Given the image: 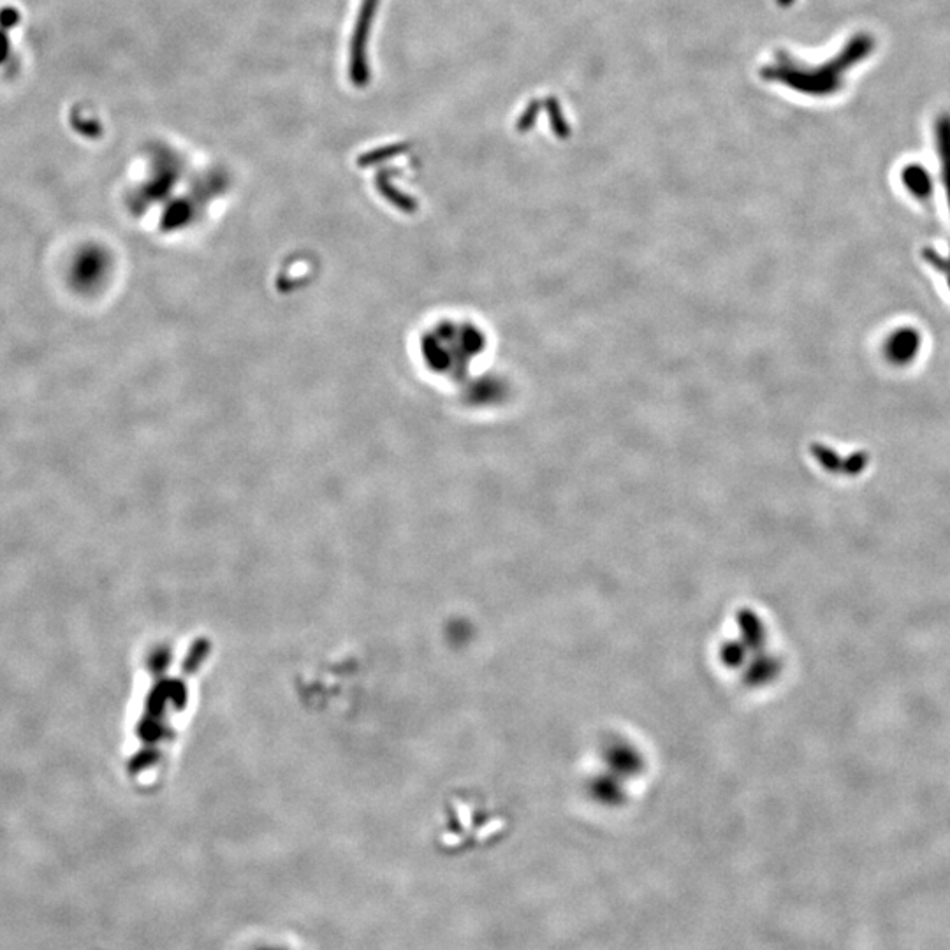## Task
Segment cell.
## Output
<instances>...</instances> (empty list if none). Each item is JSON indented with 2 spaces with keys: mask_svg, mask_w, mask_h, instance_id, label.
<instances>
[{
  "mask_svg": "<svg viewBox=\"0 0 950 950\" xmlns=\"http://www.w3.org/2000/svg\"><path fill=\"white\" fill-rule=\"evenodd\" d=\"M16 20H18V15H16V11H13V9L4 11L2 16H0V27H2V32H0V60L4 59L2 55H4L6 48H8V43H6V39H4L2 34H4L6 30H9V27H11Z\"/></svg>",
  "mask_w": 950,
  "mask_h": 950,
  "instance_id": "6da1fadb",
  "label": "cell"
}]
</instances>
